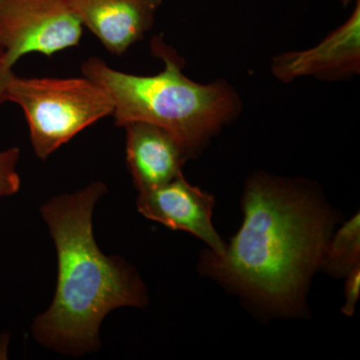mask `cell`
<instances>
[{
	"label": "cell",
	"instance_id": "6da1fadb",
	"mask_svg": "<svg viewBox=\"0 0 360 360\" xmlns=\"http://www.w3.org/2000/svg\"><path fill=\"white\" fill-rule=\"evenodd\" d=\"M243 212L224 253L203 255V270L274 311H298L321 264L331 213L309 187L266 174L246 182Z\"/></svg>",
	"mask_w": 360,
	"mask_h": 360
},
{
	"label": "cell",
	"instance_id": "7a4b0ae2",
	"mask_svg": "<svg viewBox=\"0 0 360 360\" xmlns=\"http://www.w3.org/2000/svg\"><path fill=\"white\" fill-rule=\"evenodd\" d=\"M106 191L103 182H94L41 207L58 253V283L51 307L33 322L32 335L61 354L94 352L106 315L148 302L146 286L135 269L122 258L106 257L96 245L92 217Z\"/></svg>",
	"mask_w": 360,
	"mask_h": 360
},
{
	"label": "cell",
	"instance_id": "3957f363",
	"mask_svg": "<svg viewBox=\"0 0 360 360\" xmlns=\"http://www.w3.org/2000/svg\"><path fill=\"white\" fill-rule=\"evenodd\" d=\"M151 51L165 63L158 75L122 72L97 58L82 63V75L110 96L117 127L153 123L176 137L189 158H195L215 135L240 116L241 97L222 78L198 84L187 77L184 58L160 35L151 40Z\"/></svg>",
	"mask_w": 360,
	"mask_h": 360
},
{
	"label": "cell",
	"instance_id": "277c9868",
	"mask_svg": "<svg viewBox=\"0 0 360 360\" xmlns=\"http://www.w3.org/2000/svg\"><path fill=\"white\" fill-rule=\"evenodd\" d=\"M7 101L18 104L25 112L33 150L41 160L113 113L110 96L84 77L21 78L13 75Z\"/></svg>",
	"mask_w": 360,
	"mask_h": 360
},
{
	"label": "cell",
	"instance_id": "5b68a950",
	"mask_svg": "<svg viewBox=\"0 0 360 360\" xmlns=\"http://www.w3.org/2000/svg\"><path fill=\"white\" fill-rule=\"evenodd\" d=\"M84 26L66 0H0V49L7 68L23 56L77 46Z\"/></svg>",
	"mask_w": 360,
	"mask_h": 360
},
{
	"label": "cell",
	"instance_id": "8992f818",
	"mask_svg": "<svg viewBox=\"0 0 360 360\" xmlns=\"http://www.w3.org/2000/svg\"><path fill=\"white\" fill-rule=\"evenodd\" d=\"M272 75L283 84L303 77L326 82H347L360 73V0L342 25L319 44L277 54L270 60Z\"/></svg>",
	"mask_w": 360,
	"mask_h": 360
},
{
	"label": "cell",
	"instance_id": "52a82bcc",
	"mask_svg": "<svg viewBox=\"0 0 360 360\" xmlns=\"http://www.w3.org/2000/svg\"><path fill=\"white\" fill-rule=\"evenodd\" d=\"M213 196L191 186L184 175L155 188L139 191L137 208L146 219L175 231H184L221 255L225 245L212 224Z\"/></svg>",
	"mask_w": 360,
	"mask_h": 360
},
{
	"label": "cell",
	"instance_id": "ba28073f",
	"mask_svg": "<svg viewBox=\"0 0 360 360\" xmlns=\"http://www.w3.org/2000/svg\"><path fill=\"white\" fill-rule=\"evenodd\" d=\"M82 25L111 53L122 56L155 25L163 0H66Z\"/></svg>",
	"mask_w": 360,
	"mask_h": 360
},
{
	"label": "cell",
	"instance_id": "9c48e42d",
	"mask_svg": "<svg viewBox=\"0 0 360 360\" xmlns=\"http://www.w3.org/2000/svg\"><path fill=\"white\" fill-rule=\"evenodd\" d=\"M127 130V162L137 191L155 188L182 174L188 160L176 137L153 123L130 122Z\"/></svg>",
	"mask_w": 360,
	"mask_h": 360
},
{
	"label": "cell",
	"instance_id": "30bf717a",
	"mask_svg": "<svg viewBox=\"0 0 360 360\" xmlns=\"http://www.w3.org/2000/svg\"><path fill=\"white\" fill-rule=\"evenodd\" d=\"M359 259L360 219L357 213L328 240L321 265L333 276H342L359 265Z\"/></svg>",
	"mask_w": 360,
	"mask_h": 360
},
{
	"label": "cell",
	"instance_id": "8fae6325",
	"mask_svg": "<svg viewBox=\"0 0 360 360\" xmlns=\"http://www.w3.org/2000/svg\"><path fill=\"white\" fill-rule=\"evenodd\" d=\"M20 150L11 148L0 151V198L15 194L20 188V177L16 172Z\"/></svg>",
	"mask_w": 360,
	"mask_h": 360
},
{
	"label": "cell",
	"instance_id": "7c38bea8",
	"mask_svg": "<svg viewBox=\"0 0 360 360\" xmlns=\"http://www.w3.org/2000/svg\"><path fill=\"white\" fill-rule=\"evenodd\" d=\"M347 281L345 284V303L342 307V312L347 316L354 314L360 290V267L359 265L350 270L347 274Z\"/></svg>",
	"mask_w": 360,
	"mask_h": 360
},
{
	"label": "cell",
	"instance_id": "4fadbf2b",
	"mask_svg": "<svg viewBox=\"0 0 360 360\" xmlns=\"http://www.w3.org/2000/svg\"><path fill=\"white\" fill-rule=\"evenodd\" d=\"M13 75L11 68H7L4 63L2 51L0 49V108L4 103L8 101H7V87H8L9 80Z\"/></svg>",
	"mask_w": 360,
	"mask_h": 360
},
{
	"label": "cell",
	"instance_id": "5bb4252c",
	"mask_svg": "<svg viewBox=\"0 0 360 360\" xmlns=\"http://www.w3.org/2000/svg\"><path fill=\"white\" fill-rule=\"evenodd\" d=\"M338 2L343 7H347L349 6L350 4H352V0H338Z\"/></svg>",
	"mask_w": 360,
	"mask_h": 360
}]
</instances>
